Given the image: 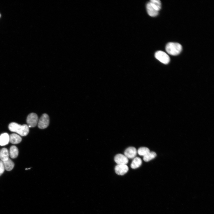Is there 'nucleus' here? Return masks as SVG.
Returning <instances> with one entry per match:
<instances>
[{"label":"nucleus","instance_id":"12","mask_svg":"<svg viewBox=\"0 0 214 214\" xmlns=\"http://www.w3.org/2000/svg\"><path fill=\"white\" fill-rule=\"evenodd\" d=\"M9 153L7 149L4 148L0 152V159L3 162L9 159Z\"/></svg>","mask_w":214,"mask_h":214},{"label":"nucleus","instance_id":"13","mask_svg":"<svg viewBox=\"0 0 214 214\" xmlns=\"http://www.w3.org/2000/svg\"><path fill=\"white\" fill-rule=\"evenodd\" d=\"M142 164L141 159L139 157H136L133 160L131 166L132 169H136L140 166Z\"/></svg>","mask_w":214,"mask_h":214},{"label":"nucleus","instance_id":"19","mask_svg":"<svg viewBox=\"0 0 214 214\" xmlns=\"http://www.w3.org/2000/svg\"><path fill=\"white\" fill-rule=\"evenodd\" d=\"M5 170L3 162L2 161L0 160V176L3 173Z\"/></svg>","mask_w":214,"mask_h":214},{"label":"nucleus","instance_id":"21","mask_svg":"<svg viewBox=\"0 0 214 214\" xmlns=\"http://www.w3.org/2000/svg\"><path fill=\"white\" fill-rule=\"evenodd\" d=\"M1 14H0V17H1Z\"/></svg>","mask_w":214,"mask_h":214},{"label":"nucleus","instance_id":"16","mask_svg":"<svg viewBox=\"0 0 214 214\" xmlns=\"http://www.w3.org/2000/svg\"><path fill=\"white\" fill-rule=\"evenodd\" d=\"M150 3L152 6L159 11L161 8V3L159 0H151Z\"/></svg>","mask_w":214,"mask_h":214},{"label":"nucleus","instance_id":"5","mask_svg":"<svg viewBox=\"0 0 214 214\" xmlns=\"http://www.w3.org/2000/svg\"><path fill=\"white\" fill-rule=\"evenodd\" d=\"M155 57L164 64H167L170 62V59L169 56L163 51H159L157 52L155 54Z\"/></svg>","mask_w":214,"mask_h":214},{"label":"nucleus","instance_id":"10","mask_svg":"<svg viewBox=\"0 0 214 214\" xmlns=\"http://www.w3.org/2000/svg\"><path fill=\"white\" fill-rule=\"evenodd\" d=\"M9 142V135L7 133H4L0 136V145L3 146Z\"/></svg>","mask_w":214,"mask_h":214},{"label":"nucleus","instance_id":"7","mask_svg":"<svg viewBox=\"0 0 214 214\" xmlns=\"http://www.w3.org/2000/svg\"><path fill=\"white\" fill-rule=\"evenodd\" d=\"M137 150L134 147H130L127 148L124 152V155L128 159L135 158L137 155Z\"/></svg>","mask_w":214,"mask_h":214},{"label":"nucleus","instance_id":"14","mask_svg":"<svg viewBox=\"0 0 214 214\" xmlns=\"http://www.w3.org/2000/svg\"><path fill=\"white\" fill-rule=\"evenodd\" d=\"M9 154L11 158L15 159L17 158L19 154V150L14 145L11 146Z\"/></svg>","mask_w":214,"mask_h":214},{"label":"nucleus","instance_id":"20","mask_svg":"<svg viewBox=\"0 0 214 214\" xmlns=\"http://www.w3.org/2000/svg\"><path fill=\"white\" fill-rule=\"evenodd\" d=\"M29 169H30V168H29V169H26V170H29Z\"/></svg>","mask_w":214,"mask_h":214},{"label":"nucleus","instance_id":"22","mask_svg":"<svg viewBox=\"0 0 214 214\" xmlns=\"http://www.w3.org/2000/svg\"><path fill=\"white\" fill-rule=\"evenodd\" d=\"M0 152H1V150H0Z\"/></svg>","mask_w":214,"mask_h":214},{"label":"nucleus","instance_id":"8","mask_svg":"<svg viewBox=\"0 0 214 214\" xmlns=\"http://www.w3.org/2000/svg\"><path fill=\"white\" fill-rule=\"evenodd\" d=\"M114 160L117 164L126 165L129 162L128 159L124 155L121 154L116 155Z\"/></svg>","mask_w":214,"mask_h":214},{"label":"nucleus","instance_id":"9","mask_svg":"<svg viewBox=\"0 0 214 214\" xmlns=\"http://www.w3.org/2000/svg\"><path fill=\"white\" fill-rule=\"evenodd\" d=\"M22 141V138L19 135L16 134H13L9 136V142L13 144L20 143Z\"/></svg>","mask_w":214,"mask_h":214},{"label":"nucleus","instance_id":"4","mask_svg":"<svg viewBox=\"0 0 214 214\" xmlns=\"http://www.w3.org/2000/svg\"><path fill=\"white\" fill-rule=\"evenodd\" d=\"M38 116L35 113L30 114L27 117V122L29 128L36 127L38 124Z\"/></svg>","mask_w":214,"mask_h":214},{"label":"nucleus","instance_id":"6","mask_svg":"<svg viewBox=\"0 0 214 214\" xmlns=\"http://www.w3.org/2000/svg\"><path fill=\"white\" fill-rule=\"evenodd\" d=\"M129 170L128 166L125 164H117L115 168L116 173L121 176L125 174L128 172Z\"/></svg>","mask_w":214,"mask_h":214},{"label":"nucleus","instance_id":"1","mask_svg":"<svg viewBox=\"0 0 214 214\" xmlns=\"http://www.w3.org/2000/svg\"><path fill=\"white\" fill-rule=\"evenodd\" d=\"M9 130L13 132H16L22 136H25L29 133V129L27 125H21L13 122L8 126Z\"/></svg>","mask_w":214,"mask_h":214},{"label":"nucleus","instance_id":"11","mask_svg":"<svg viewBox=\"0 0 214 214\" xmlns=\"http://www.w3.org/2000/svg\"><path fill=\"white\" fill-rule=\"evenodd\" d=\"M146 8L148 15L151 17H155L158 14V11L152 6L150 2L147 4Z\"/></svg>","mask_w":214,"mask_h":214},{"label":"nucleus","instance_id":"15","mask_svg":"<svg viewBox=\"0 0 214 214\" xmlns=\"http://www.w3.org/2000/svg\"><path fill=\"white\" fill-rule=\"evenodd\" d=\"M5 169L7 171H10L13 169L14 164L9 158L7 161L3 162Z\"/></svg>","mask_w":214,"mask_h":214},{"label":"nucleus","instance_id":"18","mask_svg":"<svg viewBox=\"0 0 214 214\" xmlns=\"http://www.w3.org/2000/svg\"><path fill=\"white\" fill-rule=\"evenodd\" d=\"M150 152L149 149L148 148L145 147H141L137 151V152L139 155L143 157Z\"/></svg>","mask_w":214,"mask_h":214},{"label":"nucleus","instance_id":"17","mask_svg":"<svg viewBox=\"0 0 214 214\" xmlns=\"http://www.w3.org/2000/svg\"><path fill=\"white\" fill-rule=\"evenodd\" d=\"M157 156L156 153L154 152H150L143 157V159L146 162H148L154 159Z\"/></svg>","mask_w":214,"mask_h":214},{"label":"nucleus","instance_id":"2","mask_svg":"<svg viewBox=\"0 0 214 214\" xmlns=\"http://www.w3.org/2000/svg\"><path fill=\"white\" fill-rule=\"evenodd\" d=\"M165 49L166 52L169 54L176 56L180 53L182 48L181 45L178 43L170 42L166 45Z\"/></svg>","mask_w":214,"mask_h":214},{"label":"nucleus","instance_id":"3","mask_svg":"<svg viewBox=\"0 0 214 214\" xmlns=\"http://www.w3.org/2000/svg\"><path fill=\"white\" fill-rule=\"evenodd\" d=\"M50 124V118L46 114H43L38 120V127L41 129H44L47 128Z\"/></svg>","mask_w":214,"mask_h":214}]
</instances>
